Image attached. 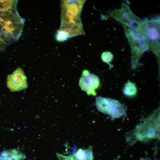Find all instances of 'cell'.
Here are the masks:
<instances>
[{
	"label": "cell",
	"mask_w": 160,
	"mask_h": 160,
	"mask_svg": "<svg viewBox=\"0 0 160 160\" xmlns=\"http://www.w3.org/2000/svg\"><path fill=\"white\" fill-rule=\"evenodd\" d=\"M132 142L145 138L160 139L159 112L156 111L143 123L137 126L132 134Z\"/></svg>",
	"instance_id": "obj_1"
},
{
	"label": "cell",
	"mask_w": 160,
	"mask_h": 160,
	"mask_svg": "<svg viewBox=\"0 0 160 160\" xmlns=\"http://www.w3.org/2000/svg\"><path fill=\"white\" fill-rule=\"evenodd\" d=\"M96 104L98 110L114 118H118L125 113L126 107L118 101L100 96L97 97Z\"/></svg>",
	"instance_id": "obj_2"
},
{
	"label": "cell",
	"mask_w": 160,
	"mask_h": 160,
	"mask_svg": "<svg viewBox=\"0 0 160 160\" xmlns=\"http://www.w3.org/2000/svg\"><path fill=\"white\" fill-rule=\"evenodd\" d=\"M7 84L11 92L21 91L28 87L26 78L21 68H17L8 76Z\"/></svg>",
	"instance_id": "obj_3"
},
{
	"label": "cell",
	"mask_w": 160,
	"mask_h": 160,
	"mask_svg": "<svg viewBox=\"0 0 160 160\" xmlns=\"http://www.w3.org/2000/svg\"><path fill=\"white\" fill-rule=\"evenodd\" d=\"M99 83L98 76L94 74L88 73L82 75L80 78L79 85L82 90L87 92L88 94L95 95V90L97 88Z\"/></svg>",
	"instance_id": "obj_4"
},
{
	"label": "cell",
	"mask_w": 160,
	"mask_h": 160,
	"mask_svg": "<svg viewBox=\"0 0 160 160\" xmlns=\"http://www.w3.org/2000/svg\"><path fill=\"white\" fill-rule=\"evenodd\" d=\"M25 158L24 154L15 149L4 151L0 153V160H23Z\"/></svg>",
	"instance_id": "obj_5"
},
{
	"label": "cell",
	"mask_w": 160,
	"mask_h": 160,
	"mask_svg": "<svg viewBox=\"0 0 160 160\" xmlns=\"http://www.w3.org/2000/svg\"><path fill=\"white\" fill-rule=\"evenodd\" d=\"M110 15L125 25L129 27L131 22L121 10L116 9L112 11L110 13Z\"/></svg>",
	"instance_id": "obj_6"
},
{
	"label": "cell",
	"mask_w": 160,
	"mask_h": 160,
	"mask_svg": "<svg viewBox=\"0 0 160 160\" xmlns=\"http://www.w3.org/2000/svg\"><path fill=\"white\" fill-rule=\"evenodd\" d=\"M123 91L124 94L130 97L135 95L137 90L135 85L128 80L125 85Z\"/></svg>",
	"instance_id": "obj_7"
},
{
	"label": "cell",
	"mask_w": 160,
	"mask_h": 160,
	"mask_svg": "<svg viewBox=\"0 0 160 160\" xmlns=\"http://www.w3.org/2000/svg\"><path fill=\"white\" fill-rule=\"evenodd\" d=\"M121 10L130 21L139 23L140 21V19L135 15L131 11L128 6L124 3L121 4Z\"/></svg>",
	"instance_id": "obj_8"
},
{
	"label": "cell",
	"mask_w": 160,
	"mask_h": 160,
	"mask_svg": "<svg viewBox=\"0 0 160 160\" xmlns=\"http://www.w3.org/2000/svg\"><path fill=\"white\" fill-rule=\"evenodd\" d=\"M69 36L65 31L60 30L57 32L56 36L57 40L59 41H63L67 39Z\"/></svg>",
	"instance_id": "obj_9"
},
{
	"label": "cell",
	"mask_w": 160,
	"mask_h": 160,
	"mask_svg": "<svg viewBox=\"0 0 160 160\" xmlns=\"http://www.w3.org/2000/svg\"><path fill=\"white\" fill-rule=\"evenodd\" d=\"M113 57L112 54L109 52H104L101 55L103 61L108 63H109L112 61Z\"/></svg>",
	"instance_id": "obj_10"
},
{
	"label": "cell",
	"mask_w": 160,
	"mask_h": 160,
	"mask_svg": "<svg viewBox=\"0 0 160 160\" xmlns=\"http://www.w3.org/2000/svg\"><path fill=\"white\" fill-rule=\"evenodd\" d=\"M56 155L59 160H73L71 156H65L58 153H57Z\"/></svg>",
	"instance_id": "obj_11"
},
{
	"label": "cell",
	"mask_w": 160,
	"mask_h": 160,
	"mask_svg": "<svg viewBox=\"0 0 160 160\" xmlns=\"http://www.w3.org/2000/svg\"><path fill=\"white\" fill-rule=\"evenodd\" d=\"M140 160H151L149 159H140Z\"/></svg>",
	"instance_id": "obj_12"
}]
</instances>
